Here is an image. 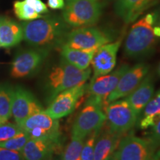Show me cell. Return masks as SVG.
<instances>
[{
  "instance_id": "9",
  "label": "cell",
  "mask_w": 160,
  "mask_h": 160,
  "mask_svg": "<svg viewBox=\"0 0 160 160\" xmlns=\"http://www.w3.org/2000/svg\"><path fill=\"white\" fill-rule=\"evenodd\" d=\"M106 122L103 108L97 104L85 102L72 127V135L85 139L92 132L99 131Z\"/></svg>"
},
{
  "instance_id": "1",
  "label": "cell",
  "mask_w": 160,
  "mask_h": 160,
  "mask_svg": "<svg viewBox=\"0 0 160 160\" xmlns=\"http://www.w3.org/2000/svg\"><path fill=\"white\" fill-rule=\"evenodd\" d=\"M22 27L23 39L29 45L48 50L64 45L70 31V26L57 17H41L24 22Z\"/></svg>"
},
{
  "instance_id": "31",
  "label": "cell",
  "mask_w": 160,
  "mask_h": 160,
  "mask_svg": "<svg viewBox=\"0 0 160 160\" xmlns=\"http://www.w3.org/2000/svg\"><path fill=\"white\" fill-rule=\"evenodd\" d=\"M25 1L39 14L48 13L47 6L41 0H25Z\"/></svg>"
},
{
  "instance_id": "27",
  "label": "cell",
  "mask_w": 160,
  "mask_h": 160,
  "mask_svg": "<svg viewBox=\"0 0 160 160\" xmlns=\"http://www.w3.org/2000/svg\"><path fill=\"white\" fill-rule=\"evenodd\" d=\"M99 131L100 130L92 132L91 134L85 138L82 150L81 160H93L96 139H97Z\"/></svg>"
},
{
  "instance_id": "36",
  "label": "cell",
  "mask_w": 160,
  "mask_h": 160,
  "mask_svg": "<svg viewBox=\"0 0 160 160\" xmlns=\"http://www.w3.org/2000/svg\"><path fill=\"white\" fill-rule=\"evenodd\" d=\"M157 73H158V75H159V77H160V64H159V67H158V69H157Z\"/></svg>"
},
{
  "instance_id": "18",
  "label": "cell",
  "mask_w": 160,
  "mask_h": 160,
  "mask_svg": "<svg viewBox=\"0 0 160 160\" xmlns=\"http://www.w3.org/2000/svg\"><path fill=\"white\" fill-rule=\"evenodd\" d=\"M158 0H116L114 12L125 24L136 21Z\"/></svg>"
},
{
  "instance_id": "3",
  "label": "cell",
  "mask_w": 160,
  "mask_h": 160,
  "mask_svg": "<svg viewBox=\"0 0 160 160\" xmlns=\"http://www.w3.org/2000/svg\"><path fill=\"white\" fill-rule=\"evenodd\" d=\"M91 73L90 68L79 69L62 58L59 62L52 68L46 79L50 102L62 91L85 83Z\"/></svg>"
},
{
  "instance_id": "28",
  "label": "cell",
  "mask_w": 160,
  "mask_h": 160,
  "mask_svg": "<svg viewBox=\"0 0 160 160\" xmlns=\"http://www.w3.org/2000/svg\"><path fill=\"white\" fill-rule=\"evenodd\" d=\"M23 130L17 124L6 122L0 125V142L11 139Z\"/></svg>"
},
{
  "instance_id": "35",
  "label": "cell",
  "mask_w": 160,
  "mask_h": 160,
  "mask_svg": "<svg viewBox=\"0 0 160 160\" xmlns=\"http://www.w3.org/2000/svg\"><path fill=\"white\" fill-rule=\"evenodd\" d=\"M47 160H62V157H61V159H59V158H53V156H52L51 157H50L49 159Z\"/></svg>"
},
{
  "instance_id": "19",
  "label": "cell",
  "mask_w": 160,
  "mask_h": 160,
  "mask_svg": "<svg viewBox=\"0 0 160 160\" xmlns=\"http://www.w3.org/2000/svg\"><path fill=\"white\" fill-rule=\"evenodd\" d=\"M154 93V81L151 74L148 73L146 77L142 80L139 85L126 97L129 105L139 116L142 112L145 106L148 105L150 100Z\"/></svg>"
},
{
  "instance_id": "8",
  "label": "cell",
  "mask_w": 160,
  "mask_h": 160,
  "mask_svg": "<svg viewBox=\"0 0 160 160\" xmlns=\"http://www.w3.org/2000/svg\"><path fill=\"white\" fill-rule=\"evenodd\" d=\"M105 111L108 126L115 133L125 134L137 122L138 115L125 99L109 103Z\"/></svg>"
},
{
  "instance_id": "25",
  "label": "cell",
  "mask_w": 160,
  "mask_h": 160,
  "mask_svg": "<svg viewBox=\"0 0 160 160\" xmlns=\"http://www.w3.org/2000/svg\"><path fill=\"white\" fill-rule=\"evenodd\" d=\"M14 13L18 19L24 21H31L41 17L29 5L24 1H16L13 4Z\"/></svg>"
},
{
  "instance_id": "15",
  "label": "cell",
  "mask_w": 160,
  "mask_h": 160,
  "mask_svg": "<svg viewBox=\"0 0 160 160\" xmlns=\"http://www.w3.org/2000/svg\"><path fill=\"white\" fill-rule=\"evenodd\" d=\"M121 43L122 39H120L115 42L105 44L96 51L91 63L93 68L92 78L108 74L113 71L117 63V53Z\"/></svg>"
},
{
  "instance_id": "14",
  "label": "cell",
  "mask_w": 160,
  "mask_h": 160,
  "mask_svg": "<svg viewBox=\"0 0 160 160\" xmlns=\"http://www.w3.org/2000/svg\"><path fill=\"white\" fill-rule=\"evenodd\" d=\"M149 69V65L143 62L138 63L132 68H129L121 77L116 88L108 96V103L129 95L148 73Z\"/></svg>"
},
{
  "instance_id": "21",
  "label": "cell",
  "mask_w": 160,
  "mask_h": 160,
  "mask_svg": "<svg viewBox=\"0 0 160 160\" xmlns=\"http://www.w3.org/2000/svg\"><path fill=\"white\" fill-rule=\"evenodd\" d=\"M62 58L77 68L85 70L88 68L96 51H85L74 49L66 45L59 48Z\"/></svg>"
},
{
  "instance_id": "7",
  "label": "cell",
  "mask_w": 160,
  "mask_h": 160,
  "mask_svg": "<svg viewBox=\"0 0 160 160\" xmlns=\"http://www.w3.org/2000/svg\"><path fill=\"white\" fill-rule=\"evenodd\" d=\"M31 138L48 139L61 143L59 122L42 111L31 116L19 125Z\"/></svg>"
},
{
  "instance_id": "33",
  "label": "cell",
  "mask_w": 160,
  "mask_h": 160,
  "mask_svg": "<svg viewBox=\"0 0 160 160\" xmlns=\"http://www.w3.org/2000/svg\"><path fill=\"white\" fill-rule=\"evenodd\" d=\"M147 160H160V148L157 150Z\"/></svg>"
},
{
  "instance_id": "12",
  "label": "cell",
  "mask_w": 160,
  "mask_h": 160,
  "mask_svg": "<svg viewBox=\"0 0 160 160\" xmlns=\"http://www.w3.org/2000/svg\"><path fill=\"white\" fill-rule=\"evenodd\" d=\"M49 53L46 48L26 50L16 56L11 65V75L13 78H24L39 71Z\"/></svg>"
},
{
  "instance_id": "30",
  "label": "cell",
  "mask_w": 160,
  "mask_h": 160,
  "mask_svg": "<svg viewBox=\"0 0 160 160\" xmlns=\"http://www.w3.org/2000/svg\"><path fill=\"white\" fill-rule=\"evenodd\" d=\"M150 141L151 142L156 149L160 148V117L157 121L156 122L154 125L153 126L151 133L148 137Z\"/></svg>"
},
{
  "instance_id": "6",
  "label": "cell",
  "mask_w": 160,
  "mask_h": 160,
  "mask_svg": "<svg viewBox=\"0 0 160 160\" xmlns=\"http://www.w3.org/2000/svg\"><path fill=\"white\" fill-rule=\"evenodd\" d=\"M111 36L97 28L83 27L70 31L65 43L70 48L85 51H97L99 47L111 42Z\"/></svg>"
},
{
  "instance_id": "16",
  "label": "cell",
  "mask_w": 160,
  "mask_h": 160,
  "mask_svg": "<svg viewBox=\"0 0 160 160\" xmlns=\"http://www.w3.org/2000/svg\"><path fill=\"white\" fill-rule=\"evenodd\" d=\"M61 148V143L48 139L30 138L21 151L24 160H47Z\"/></svg>"
},
{
  "instance_id": "34",
  "label": "cell",
  "mask_w": 160,
  "mask_h": 160,
  "mask_svg": "<svg viewBox=\"0 0 160 160\" xmlns=\"http://www.w3.org/2000/svg\"><path fill=\"white\" fill-rule=\"evenodd\" d=\"M153 31L157 37H160V27L159 25H155L153 28Z\"/></svg>"
},
{
  "instance_id": "24",
  "label": "cell",
  "mask_w": 160,
  "mask_h": 160,
  "mask_svg": "<svg viewBox=\"0 0 160 160\" xmlns=\"http://www.w3.org/2000/svg\"><path fill=\"white\" fill-rule=\"evenodd\" d=\"M85 139L84 138L72 135L71 141L62 152V160H81L82 150Z\"/></svg>"
},
{
  "instance_id": "20",
  "label": "cell",
  "mask_w": 160,
  "mask_h": 160,
  "mask_svg": "<svg viewBox=\"0 0 160 160\" xmlns=\"http://www.w3.org/2000/svg\"><path fill=\"white\" fill-rule=\"evenodd\" d=\"M23 39L22 25L8 17H0V46L5 48L17 45Z\"/></svg>"
},
{
  "instance_id": "5",
  "label": "cell",
  "mask_w": 160,
  "mask_h": 160,
  "mask_svg": "<svg viewBox=\"0 0 160 160\" xmlns=\"http://www.w3.org/2000/svg\"><path fill=\"white\" fill-rule=\"evenodd\" d=\"M128 68L129 65L128 64H123L114 71L108 74L92 78L86 91L88 94L86 102L97 104L103 110H105L108 105V97L116 88L121 77Z\"/></svg>"
},
{
  "instance_id": "37",
  "label": "cell",
  "mask_w": 160,
  "mask_h": 160,
  "mask_svg": "<svg viewBox=\"0 0 160 160\" xmlns=\"http://www.w3.org/2000/svg\"><path fill=\"white\" fill-rule=\"evenodd\" d=\"M157 25H159V27H160V17H158V20H157Z\"/></svg>"
},
{
  "instance_id": "10",
  "label": "cell",
  "mask_w": 160,
  "mask_h": 160,
  "mask_svg": "<svg viewBox=\"0 0 160 160\" xmlns=\"http://www.w3.org/2000/svg\"><path fill=\"white\" fill-rule=\"evenodd\" d=\"M88 85L85 82L62 91L50 102L45 113L55 119L71 114L77 108L79 99L87 91Z\"/></svg>"
},
{
  "instance_id": "4",
  "label": "cell",
  "mask_w": 160,
  "mask_h": 160,
  "mask_svg": "<svg viewBox=\"0 0 160 160\" xmlns=\"http://www.w3.org/2000/svg\"><path fill=\"white\" fill-rule=\"evenodd\" d=\"M102 5L98 0H66L62 17L72 28L91 27L99 21Z\"/></svg>"
},
{
  "instance_id": "26",
  "label": "cell",
  "mask_w": 160,
  "mask_h": 160,
  "mask_svg": "<svg viewBox=\"0 0 160 160\" xmlns=\"http://www.w3.org/2000/svg\"><path fill=\"white\" fill-rule=\"evenodd\" d=\"M30 138L31 137H30L28 133L22 131L19 134L12 137L11 139L0 142V147L9 150H13V151H21Z\"/></svg>"
},
{
  "instance_id": "23",
  "label": "cell",
  "mask_w": 160,
  "mask_h": 160,
  "mask_svg": "<svg viewBox=\"0 0 160 160\" xmlns=\"http://www.w3.org/2000/svg\"><path fill=\"white\" fill-rule=\"evenodd\" d=\"M13 88L8 85H0V125L8 122L12 116Z\"/></svg>"
},
{
  "instance_id": "11",
  "label": "cell",
  "mask_w": 160,
  "mask_h": 160,
  "mask_svg": "<svg viewBox=\"0 0 160 160\" xmlns=\"http://www.w3.org/2000/svg\"><path fill=\"white\" fill-rule=\"evenodd\" d=\"M157 151L148 138L129 133L122 137L115 153V160H147Z\"/></svg>"
},
{
  "instance_id": "22",
  "label": "cell",
  "mask_w": 160,
  "mask_h": 160,
  "mask_svg": "<svg viewBox=\"0 0 160 160\" xmlns=\"http://www.w3.org/2000/svg\"><path fill=\"white\" fill-rule=\"evenodd\" d=\"M160 117V89L152 97L148 105L144 108V111L139 119V128L148 129L153 127Z\"/></svg>"
},
{
  "instance_id": "13",
  "label": "cell",
  "mask_w": 160,
  "mask_h": 160,
  "mask_svg": "<svg viewBox=\"0 0 160 160\" xmlns=\"http://www.w3.org/2000/svg\"><path fill=\"white\" fill-rule=\"evenodd\" d=\"M42 111V106L29 91L21 86L13 88L12 116L16 124L19 125L27 118Z\"/></svg>"
},
{
  "instance_id": "29",
  "label": "cell",
  "mask_w": 160,
  "mask_h": 160,
  "mask_svg": "<svg viewBox=\"0 0 160 160\" xmlns=\"http://www.w3.org/2000/svg\"><path fill=\"white\" fill-rule=\"evenodd\" d=\"M0 160H24L21 151L0 147Z\"/></svg>"
},
{
  "instance_id": "38",
  "label": "cell",
  "mask_w": 160,
  "mask_h": 160,
  "mask_svg": "<svg viewBox=\"0 0 160 160\" xmlns=\"http://www.w3.org/2000/svg\"><path fill=\"white\" fill-rule=\"evenodd\" d=\"M108 160H115V158H113V159H108Z\"/></svg>"
},
{
  "instance_id": "2",
  "label": "cell",
  "mask_w": 160,
  "mask_h": 160,
  "mask_svg": "<svg viewBox=\"0 0 160 160\" xmlns=\"http://www.w3.org/2000/svg\"><path fill=\"white\" fill-rule=\"evenodd\" d=\"M159 16L157 13H148L133 24L126 38L124 52L130 58H139L149 54L157 43L153 28Z\"/></svg>"
},
{
  "instance_id": "17",
  "label": "cell",
  "mask_w": 160,
  "mask_h": 160,
  "mask_svg": "<svg viewBox=\"0 0 160 160\" xmlns=\"http://www.w3.org/2000/svg\"><path fill=\"white\" fill-rule=\"evenodd\" d=\"M103 126L96 139L93 160H108L115 158L120 140L125 135L112 131L108 125H106L107 127Z\"/></svg>"
},
{
  "instance_id": "32",
  "label": "cell",
  "mask_w": 160,
  "mask_h": 160,
  "mask_svg": "<svg viewBox=\"0 0 160 160\" xmlns=\"http://www.w3.org/2000/svg\"><path fill=\"white\" fill-rule=\"evenodd\" d=\"M48 6L51 9H63L65 7L64 0H48Z\"/></svg>"
}]
</instances>
